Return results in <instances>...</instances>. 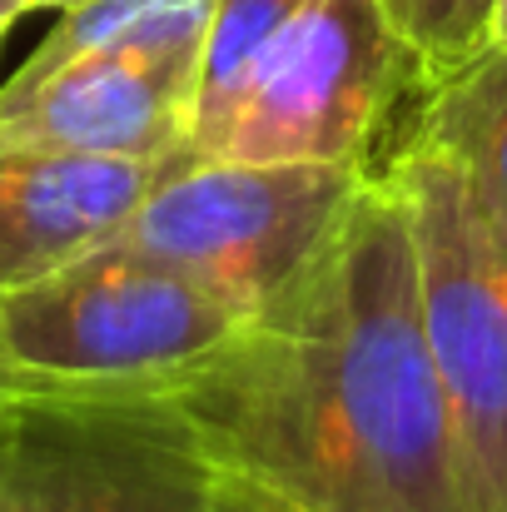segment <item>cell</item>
Masks as SVG:
<instances>
[{"instance_id":"cell-1","label":"cell","mask_w":507,"mask_h":512,"mask_svg":"<svg viewBox=\"0 0 507 512\" xmlns=\"http://www.w3.org/2000/svg\"><path fill=\"white\" fill-rule=\"evenodd\" d=\"M150 393L294 512H468L388 170L363 179L319 259L264 314Z\"/></svg>"},{"instance_id":"cell-2","label":"cell","mask_w":507,"mask_h":512,"mask_svg":"<svg viewBox=\"0 0 507 512\" xmlns=\"http://www.w3.org/2000/svg\"><path fill=\"white\" fill-rule=\"evenodd\" d=\"M244 324L219 294L110 239L0 294L5 393H150L219 353Z\"/></svg>"},{"instance_id":"cell-3","label":"cell","mask_w":507,"mask_h":512,"mask_svg":"<svg viewBox=\"0 0 507 512\" xmlns=\"http://www.w3.org/2000/svg\"><path fill=\"white\" fill-rule=\"evenodd\" d=\"M0 512H294L155 393H5Z\"/></svg>"},{"instance_id":"cell-4","label":"cell","mask_w":507,"mask_h":512,"mask_svg":"<svg viewBox=\"0 0 507 512\" xmlns=\"http://www.w3.org/2000/svg\"><path fill=\"white\" fill-rule=\"evenodd\" d=\"M383 170L408 204L423 334L453 423L463 508L507 512V239L443 155L398 145Z\"/></svg>"},{"instance_id":"cell-5","label":"cell","mask_w":507,"mask_h":512,"mask_svg":"<svg viewBox=\"0 0 507 512\" xmlns=\"http://www.w3.org/2000/svg\"><path fill=\"white\" fill-rule=\"evenodd\" d=\"M368 174L358 165L204 160L165 179L120 229V244L254 319L319 259Z\"/></svg>"},{"instance_id":"cell-6","label":"cell","mask_w":507,"mask_h":512,"mask_svg":"<svg viewBox=\"0 0 507 512\" xmlns=\"http://www.w3.org/2000/svg\"><path fill=\"white\" fill-rule=\"evenodd\" d=\"M408 90H428L378 0H309L209 160L234 165H373V145Z\"/></svg>"},{"instance_id":"cell-7","label":"cell","mask_w":507,"mask_h":512,"mask_svg":"<svg viewBox=\"0 0 507 512\" xmlns=\"http://www.w3.org/2000/svg\"><path fill=\"white\" fill-rule=\"evenodd\" d=\"M199 50L204 40L100 50L25 90H0V150L189 160Z\"/></svg>"},{"instance_id":"cell-8","label":"cell","mask_w":507,"mask_h":512,"mask_svg":"<svg viewBox=\"0 0 507 512\" xmlns=\"http://www.w3.org/2000/svg\"><path fill=\"white\" fill-rule=\"evenodd\" d=\"M194 160H115L65 150H0V294L25 289L110 239Z\"/></svg>"},{"instance_id":"cell-9","label":"cell","mask_w":507,"mask_h":512,"mask_svg":"<svg viewBox=\"0 0 507 512\" xmlns=\"http://www.w3.org/2000/svg\"><path fill=\"white\" fill-rule=\"evenodd\" d=\"M403 145L443 155L507 239V50H483L428 85Z\"/></svg>"},{"instance_id":"cell-10","label":"cell","mask_w":507,"mask_h":512,"mask_svg":"<svg viewBox=\"0 0 507 512\" xmlns=\"http://www.w3.org/2000/svg\"><path fill=\"white\" fill-rule=\"evenodd\" d=\"M309 0H214L204 50H199V80H194V110H189V160L204 165L214 145L224 140L229 120L239 115L244 95L254 90L264 60L274 55L279 35Z\"/></svg>"},{"instance_id":"cell-11","label":"cell","mask_w":507,"mask_h":512,"mask_svg":"<svg viewBox=\"0 0 507 512\" xmlns=\"http://www.w3.org/2000/svg\"><path fill=\"white\" fill-rule=\"evenodd\" d=\"M403 45L413 50L428 85L448 80L468 60L488 50V10L493 0H378Z\"/></svg>"},{"instance_id":"cell-12","label":"cell","mask_w":507,"mask_h":512,"mask_svg":"<svg viewBox=\"0 0 507 512\" xmlns=\"http://www.w3.org/2000/svg\"><path fill=\"white\" fill-rule=\"evenodd\" d=\"M488 50H507V0H493L488 10Z\"/></svg>"},{"instance_id":"cell-13","label":"cell","mask_w":507,"mask_h":512,"mask_svg":"<svg viewBox=\"0 0 507 512\" xmlns=\"http://www.w3.org/2000/svg\"><path fill=\"white\" fill-rule=\"evenodd\" d=\"M25 10H30L25 0H0V35H5V30H10V25H15Z\"/></svg>"},{"instance_id":"cell-14","label":"cell","mask_w":507,"mask_h":512,"mask_svg":"<svg viewBox=\"0 0 507 512\" xmlns=\"http://www.w3.org/2000/svg\"><path fill=\"white\" fill-rule=\"evenodd\" d=\"M30 10H70V5H80V0H25Z\"/></svg>"},{"instance_id":"cell-15","label":"cell","mask_w":507,"mask_h":512,"mask_svg":"<svg viewBox=\"0 0 507 512\" xmlns=\"http://www.w3.org/2000/svg\"><path fill=\"white\" fill-rule=\"evenodd\" d=\"M5 388L10 383H5V343H0V398H5Z\"/></svg>"}]
</instances>
